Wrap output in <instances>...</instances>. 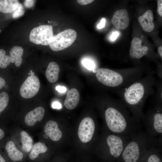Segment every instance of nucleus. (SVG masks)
I'll use <instances>...</instances> for the list:
<instances>
[{"mask_svg":"<svg viewBox=\"0 0 162 162\" xmlns=\"http://www.w3.org/2000/svg\"><path fill=\"white\" fill-rule=\"evenodd\" d=\"M47 148L44 143L38 142L35 143L33 146L29 154V158L33 160L38 156L40 154L46 152Z\"/></svg>","mask_w":162,"mask_h":162,"instance_id":"aec40b11","label":"nucleus"},{"mask_svg":"<svg viewBox=\"0 0 162 162\" xmlns=\"http://www.w3.org/2000/svg\"><path fill=\"white\" fill-rule=\"evenodd\" d=\"M56 90L59 92L63 93L66 91V89L63 86H57L56 87Z\"/></svg>","mask_w":162,"mask_h":162,"instance_id":"2f4dec72","label":"nucleus"},{"mask_svg":"<svg viewBox=\"0 0 162 162\" xmlns=\"http://www.w3.org/2000/svg\"><path fill=\"white\" fill-rule=\"evenodd\" d=\"M95 129V123L92 118L87 117L83 118L79 124L78 131V136L80 141L86 143L91 140Z\"/></svg>","mask_w":162,"mask_h":162,"instance_id":"0eeeda50","label":"nucleus"},{"mask_svg":"<svg viewBox=\"0 0 162 162\" xmlns=\"http://www.w3.org/2000/svg\"><path fill=\"white\" fill-rule=\"evenodd\" d=\"M52 107L54 109H60L62 108V106L60 103L56 101L52 103Z\"/></svg>","mask_w":162,"mask_h":162,"instance_id":"c85d7f7f","label":"nucleus"},{"mask_svg":"<svg viewBox=\"0 0 162 162\" xmlns=\"http://www.w3.org/2000/svg\"><path fill=\"white\" fill-rule=\"evenodd\" d=\"M154 16L152 11L147 10L142 15L139 16L138 21L142 29L145 32H150L154 28Z\"/></svg>","mask_w":162,"mask_h":162,"instance_id":"4468645a","label":"nucleus"},{"mask_svg":"<svg viewBox=\"0 0 162 162\" xmlns=\"http://www.w3.org/2000/svg\"><path fill=\"white\" fill-rule=\"evenodd\" d=\"M119 35V33L117 32H113L110 36V39L112 41H114L117 38Z\"/></svg>","mask_w":162,"mask_h":162,"instance_id":"7c9ffc66","label":"nucleus"},{"mask_svg":"<svg viewBox=\"0 0 162 162\" xmlns=\"http://www.w3.org/2000/svg\"><path fill=\"white\" fill-rule=\"evenodd\" d=\"M40 82L38 77L32 75L28 77L21 86L20 93L25 98H32L38 92L40 88Z\"/></svg>","mask_w":162,"mask_h":162,"instance_id":"39448f33","label":"nucleus"},{"mask_svg":"<svg viewBox=\"0 0 162 162\" xmlns=\"http://www.w3.org/2000/svg\"><path fill=\"white\" fill-rule=\"evenodd\" d=\"M144 88L140 82L134 83L130 86L124 93V98L129 104L135 105L140 101L144 96Z\"/></svg>","mask_w":162,"mask_h":162,"instance_id":"423d86ee","label":"nucleus"},{"mask_svg":"<svg viewBox=\"0 0 162 162\" xmlns=\"http://www.w3.org/2000/svg\"><path fill=\"white\" fill-rule=\"evenodd\" d=\"M129 20L127 10L126 9H122L115 12L111 19V22L117 28L124 30L128 27Z\"/></svg>","mask_w":162,"mask_h":162,"instance_id":"9d476101","label":"nucleus"},{"mask_svg":"<svg viewBox=\"0 0 162 162\" xmlns=\"http://www.w3.org/2000/svg\"><path fill=\"white\" fill-rule=\"evenodd\" d=\"M152 126L154 131L159 134L162 133V114L158 112L154 115Z\"/></svg>","mask_w":162,"mask_h":162,"instance_id":"4be33fe9","label":"nucleus"},{"mask_svg":"<svg viewBox=\"0 0 162 162\" xmlns=\"http://www.w3.org/2000/svg\"><path fill=\"white\" fill-rule=\"evenodd\" d=\"M0 162H6L5 160L0 154Z\"/></svg>","mask_w":162,"mask_h":162,"instance_id":"c9c22d12","label":"nucleus"},{"mask_svg":"<svg viewBox=\"0 0 162 162\" xmlns=\"http://www.w3.org/2000/svg\"><path fill=\"white\" fill-rule=\"evenodd\" d=\"M142 40L138 38H133L130 50V55L131 58L140 59L147 54L148 48L142 45Z\"/></svg>","mask_w":162,"mask_h":162,"instance_id":"9b49d317","label":"nucleus"},{"mask_svg":"<svg viewBox=\"0 0 162 162\" xmlns=\"http://www.w3.org/2000/svg\"><path fill=\"white\" fill-rule=\"evenodd\" d=\"M23 53V48L20 46L12 47L10 51V57L11 62L15 63L16 67L20 66L22 62V56Z\"/></svg>","mask_w":162,"mask_h":162,"instance_id":"a211bd4d","label":"nucleus"},{"mask_svg":"<svg viewBox=\"0 0 162 162\" xmlns=\"http://www.w3.org/2000/svg\"><path fill=\"white\" fill-rule=\"evenodd\" d=\"M44 109L39 106L28 112L25 117V122L28 126L34 125L38 121L40 122L45 114Z\"/></svg>","mask_w":162,"mask_h":162,"instance_id":"f8f14e48","label":"nucleus"},{"mask_svg":"<svg viewBox=\"0 0 162 162\" xmlns=\"http://www.w3.org/2000/svg\"><path fill=\"white\" fill-rule=\"evenodd\" d=\"M106 142L111 155L115 158L118 157L124 148L122 139L116 134H111L106 139Z\"/></svg>","mask_w":162,"mask_h":162,"instance_id":"1a4fd4ad","label":"nucleus"},{"mask_svg":"<svg viewBox=\"0 0 162 162\" xmlns=\"http://www.w3.org/2000/svg\"><path fill=\"white\" fill-rule=\"evenodd\" d=\"M157 11L159 14L162 16V0H159L158 1Z\"/></svg>","mask_w":162,"mask_h":162,"instance_id":"bb28decb","label":"nucleus"},{"mask_svg":"<svg viewBox=\"0 0 162 162\" xmlns=\"http://www.w3.org/2000/svg\"><path fill=\"white\" fill-rule=\"evenodd\" d=\"M148 162H162L160 159L156 155L153 154L148 158Z\"/></svg>","mask_w":162,"mask_h":162,"instance_id":"a878e982","label":"nucleus"},{"mask_svg":"<svg viewBox=\"0 0 162 162\" xmlns=\"http://www.w3.org/2000/svg\"><path fill=\"white\" fill-rule=\"evenodd\" d=\"M95 74L99 82L109 86H117L122 84L123 82V78L120 73L109 69L98 68Z\"/></svg>","mask_w":162,"mask_h":162,"instance_id":"20e7f679","label":"nucleus"},{"mask_svg":"<svg viewBox=\"0 0 162 162\" xmlns=\"http://www.w3.org/2000/svg\"><path fill=\"white\" fill-rule=\"evenodd\" d=\"M4 131L0 128V140H1L4 137Z\"/></svg>","mask_w":162,"mask_h":162,"instance_id":"72a5a7b5","label":"nucleus"},{"mask_svg":"<svg viewBox=\"0 0 162 162\" xmlns=\"http://www.w3.org/2000/svg\"><path fill=\"white\" fill-rule=\"evenodd\" d=\"M6 85L5 80L2 78L0 77V89L4 87Z\"/></svg>","mask_w":162,"mask_h":162,"instance_id":"473e14b6","label":"nucleus"},{"mask_svg":"<svg viewBox=\"0 0 162 162\" xmlns=\"http://www.w3.org/2000/svg\"><path fill=\"white\" fill-rule=\"evenodd\" d=\"M77 36L76 32L72 29H68L54 35L49 45L53 51H58L71 45Z\"/></svg>","mask_w":162,"mask_h":162,"instance_id":"f03ea898","label":"nucleus"},{"mask_svg":"<svg viewBox=\"0 0 162 162\" xmlns=\"http://www.w3.org/2000/svg\"><path fill=\"white\" fill-rule=\"evenodd\" d=\"M105 19L104 18H102L100 21V22L97 26L98 28V29H101L103 28L105 26Z\"/></svg>","mask_w":162,"mask_h":162,"instance_id":"c756f323","label":"nucleus"},{"mask_svg":"<svg viewBox=\"0 0 162 162\" xmlns=\"http://www.w3.org/2000/svg\"><path fill=\"white\" fill-rule=\"evenodd\" d=\"M142 144L137 140L130 142L124 148L122 153L125 162H136L140 156Z\"/></svg>","mask_w":162,"mask_h":162,"instance_id":"6e6552de","label":"nucleus"},{"mask_svg":"<svg viewBox=\"0 0 162 162\" xmlns=\"http://www.w3.org/2000/svg\"><path fill=\"white\" fill-rule=\"evenodd\" d=\"M1 30H0V32H1Z\"/></svg>","mask_w":162,"mask_h":162,"instance_id":"e433bc0d","label":"nucleus"},{"mask_svg":"<svg viewBox=\"0 0 162 162\" xmlns=\"http://www.w3.org/2000/svg\"><path fill=\"white\" fill-rule=\"evenodd\" d=\"M5 148L9 157L13 161L22 160L23 157V154L17 148L13 142L8 141L6 144Z\"/></svg>","mask_w":162,"mask_h":162,"instance_id":"f3484780","label":"nucleus"},{"mask_svg":"<svg viewBox=\"0 0 162 162\" xmlns=\"http://www.w3.org/2000/svg\"><path fill=\"white\" fill-rule=\"evenodd\" d=\"M94 0H77L78 3L82 5H86L88 4L91 3L93 2Z\"/></svg>","mask_w":162,"mask_h":162,"instance_id":"cd10ccee","label":"nucleus"},{"mask_svg":"<svg viewBox=\"0 0 162 162\" xmlns=\"http://www.w3.org/2000/svg\"><path fill=\"white\" fill-rule=\"evenodd\" d=\"M11 63L10 56L6 55V51L3 49H0V68H6Z\"/></svg>","mask_w":162,"mask_h":162,"instance_id":"5701e85b","label":"nucleus"},{"mask_svg":"<svg viewBox=\"0 0 162 162\" xmlns=\"http://www.w3.org/2000/svg\"><path fill=\"white\" fill-rule=\"evenodd\" d=\"M60 72L59 65L56 62H50L47 67L45 72L47 80L51 83L57 81L58 79Z\"/></svg>","mask_w":162,"mask_h":162,"instance_id":"dca6fc26","label":"nucleus"},{"mask_svg":"<svg viewBox=\"0 0 162 162\" xmlns=\"http://www.w3.org/2000/svg\"><path fill=\"white\" fill-rule=\"evenodd\" d=\"M22 150L26 152H29L32 147L33 140L28 134L25 131L20 133Z\"/></svg>","mask_w":162,"mask_h":162,"instance_id":"412c9836","label":"nucleus"},{"mask_svg":"<svg viewBox=\"0 0 162 162\" xmlns=\"http://www.w3.org/2000/svg\"><path fill=\"white\" fill-rule=\"evenodd\" d=\"M19 4L17 0H0V12L11 13L16 9Z\"/></svg>","mask_w":162,"mask_h":162,"instance_id":"6ab92c4d","label":"nucleus"},{"mask_svg":"<svg viewBox=\"0 0 162 162\" xmlns=\"http://www.w3.org/2000/svg\"><path fill=\"white\" fill-rule=\"evenodd\" d=\"M80 100V94L75 88H72L68 92L64 102L65 107L68 109L75 108L78 104Z\"/></svg>","mask_w":162,"mask_h":162,"instance_id":"2eb2a0df","label":"nucleus"},{"mask_svg":"<svg viewBox=\"0 0 162 162\" xmlns=\"http://www.w3.org/2000/svg\"><path fill=\"white\" fill-rule=\"evenodd\" d=\"M54 36L52 26L42 25L33 28L29 35V40L36 44L49 45Z\"/></svg>","mask_w":162,"mask_h":162,"instance_id":"7ed1b4c3","label":"nucleus"},{"mask_svg":"<svg viewBox=\"0 0 162 162\" xmlns=\"http://www.w3.org/2000/svg\"><path fill=\"white\" fill-rule=\"evenodd\" d=\"M106 124L109 129L115 134H123L128 130L130 124L123 114L112 107L107 108L105 112Z\"/></svg>","mask_w":162,"mask_h":162,"instance_id":"f257e3e1","label":"nucleus"},{"mask_svg":"<svg viewBox=\"0 0 162 162\" xmlns=\"http://www.w3.org/2000/svg\"><path fill=\"white\" fill-rule=\"evenodd\" d=\"M44 131L50 139L54 141L59 140L62 135L57 122L52 120L49 121L46 123Z\"/></svg>","mask_w":162,"mask_h":162,"instance_id":"ddd939ff","label":"nucleus"},{"mask_svg":"<svg viewBox=\"0 0 162 162\" xmlns=\"http://www.w3.org/2000/svg\"><path fill=\"white\" fill-rule=\"evenodd\" d=\"M158 52L161 56V57H162V46H160L158 48Z\"/></svg>","mask_w":162,"mask_h":162,"instance_id":"f704fd0d","label":"nucleus"},{"mask_svg":"<svg viewBox=\"0 0 162 162\" xmlns=\"http://www.w3.org/2000/svg\"><path fill=\"white\" fill-rule=\"evenodd\" d=\"M82 63L86 68L89 70H92L94 68V64L93 62L89 59H84L82 61Z\"/></svg>","mask_w":162,"mask_h":162,"instance_id":"393cba45","label":"nucleus"},{"mask_svg":"<svg viewBox=\"0 0 162 162\" xmlns=\"http://www.w3.org/2000/svg\"><path fill=\"white\" fill-rule=\"evenodd\" d=\"M9 96L5 92L0 93V113L2 112L7 106L9 102Z\"/></svg>","mask_w":162,"mask_h":162,"instance_id":"b1692460","label":"nucleus"}]
</instances>
